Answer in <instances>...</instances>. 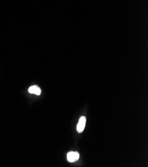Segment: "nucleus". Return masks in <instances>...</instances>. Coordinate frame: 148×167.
<instances>
[{"label":"nucleus","instance_id":"obj_1","mask_svg":"<svg viewBox=\"0 0 148 167\" xmlns=\"http://www.w3.org/2000/svg\"><path fill=\"white\" fill-rule=\"evenodd\" d=\"M79 153L77 152H70L67 154V160L68 162H73L79 159Z\"/></svg>","mask_w":148,"mask_h":167},{"label":"nucleus","instance_id":"obj_2","mask_svg":"<svg viewBox=\"0 0 148 167\" xmlns=\"http://www.w3.org/2000/svg\"><path fill=\"white\" fill-rule=\"evenodd\" d=\"M85 125H86V118L84 116H81L77 125V131L80 133L84 131Z\"/></svg>","mask_w":148,"mask_h":167},{"label":"nucleus","instance_id":"obj_3","mask_svg":"<svg viewBox=\"0 0 148 167\" xmlns=\"http://www.w3.org/2000/svg\"><path fill=\"white\" fill-rule=\"evenodd\" d=\"M29 92L31 94H37V95H40L41 93V89L38 86L34 85V86H31L29 87Z\"/></svg>","mask_w":148,"mask_h":167}]
</instances>
